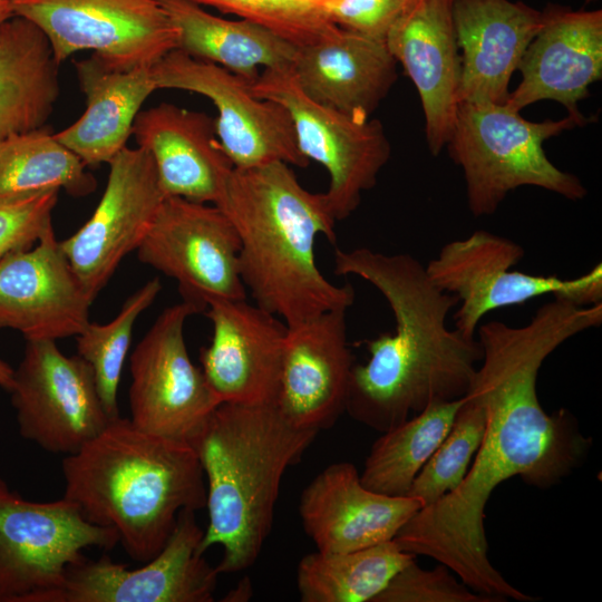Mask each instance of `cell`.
<instances>
[{"label": "cell", "instance_id": "1", "mask_svg": "<svg viewBox=\"0 0 602 602\" xmlns=\"http://www.w3.org/2000/svg\"><path fill=\"white\" fill-rule=\"evenodd\" d=\"M602 323V302L579 305L553 298L530 321L479 324L483 357L467 397L485 411L479 448L459 486L423 506L398 532L397 545L447 566L472 590L497 600L536 599L506 581L491 563L485 507L494 489L518 476L547 489L581 466L592 446L573 414H547L537 396L545 359L574 336Z\"/></svg>", "mask_w": 602, "mask_h": 602}, {"label": "cell", "instance_id": "2", "mask_svg": "<svg viewBox=\"0 0 602 602\" xmlns=\"http://www.w3.org/2000/svg\"><path fill=\"white\" fill-rule=\"evenodd\" d=\"M333 271L373 285L395 318L394 332L365 340L369 359L352 366L346 401L352 419L383 433L433 404L467 395L482 346L448 328L458 300L431 282L419 260L369 247H336Z\"/></svg>", "mask_w": 602, "mask_h": 602}, {"label": "cell", "instance_id": "3", "mask_svg": "<svg viewBox=\"0 0 602 602\" xmlns=\"http://www.w3.org/2000/svg\"><path fill=\"white\" fill-rule=\"evenodd\" d=\"M214 205L237 232L240 275L256 305L288 328L352 305L353 288L331 283L314 260L317 235L337 242L324 194L305 190L289 164L233 166Z\"/></svg>", "mask_w": 602, "mask_h": 602}, {"label": "cell", "instance_id": "4", "mask_svg": "<svg viewBox=\"0 0 602 602\" xmlns=\"http://www.w3.org/2000/svg\"><path fill=\"white\" fill-rule=\"evenodd\" d=\"M64 497L86 521L111 527L126 553L145 563L168 541L183 509L206 505L204 473L192 445L111 419L62 459Z\"/></svg>", "mask_w": 602, "mask_h": 602}, {"label": "cell", "instance_id": "5", "mask_svg": "<svg viewBox=\"0 0 602 602\" xmlns=\"http://www.w3.org/2000/svg\"><path fill=\"white\" fill-rule=\"evenodd\" d=\"M318 433L291 424L276 404L221 402L190 440L206 483L208 524L201 551L222 546L219 573H237L256 562L283 475Z\"/></svg>", "mask_w": 602, "mask_h": 602}, {"label": "cell", "instance_id": "6", "mask_svg": "<svg viewBox=\"0 0 602 602\" xmlns=\"http://www.w3.org/2000/svg\"><path fill=\"white\" fill-rule=\"evenodd\" d=\"M583 125L571 115L535 123L504 104L459 103L446 145L463 171L470 213L494 214L507 194L521 186L540 187L571 201L582 200L588 191L580 178L556 167L543 144Z\"/></svg>", "mask_w": 602, "mask_h": 602}, {"label": "cell", "instance_id": "7", "mask_svg": "<svg viewBox=\"0 0 602 602\" xmlns=\"http://www.w3.org/2000/svg\"><path fill=\"white\" fill-rule=\"evenodd\" d=\"M525 251L511 239L486 230L446 243L425 265L431 282L458 300L455 329L476 338L489 312L552 295L579 305L602 302V264L580 276L537 275L514 270Z\"/></svg>", "mask_w": 602, "mask_h": 602}, {"label": "cell", "instance_id": "8", "mask_svg": "<svg viewBox=\"0 0 602 602\" xmlns=\"http://www.w3.org/2000/svg\"><path fill=\"white\" fill-rule=\"evenodd\" d=\"M118 543L114 528L89 523L66 497L29 501L0 477V602H55L82 550Z\"/></svg>", "mask_w": 602, "mask_h": 602}, {"label": "cell", "instance_id": "9", "mask_svg": "<svg viewBox=\"0 0 602 602\" xmlns=\"http://www.w3.org/2000/svg\"><path fill=\"white\" fill-rule=\"evenodd\" d=\"M250 87L255 96L287 109L300 152L330 176L323 194L332 217L336 222L349 217L390 157L382 124L315 103L302 91L291 68L264 69Z\"/></svg>", "mask_w": 602, "mask_h": 602}, {"label": "cell", "instance_id": "10", "mask_svg": "<svg viewBox=\"0 0 602 602\" xmlns=\"http://www.w3.org/2000/svg\"><path fill=\"white\" fill-rule=\"evenodd\" d=\"M38 26L59 64L93 51L122 69L153 67L177 49L178 33L158 0H10Z\"/></svg>", "mask_w": 602, "mask_h": 602}, {"label": "cell", "instance_id": "11", "mask_svg": "<svg viewBox=\"0 0 602 602\" xmlns=\"http://www.w3.org/2000/svg\"><path fill=\"white\" fill-rule=\"evenodd\" d=\"M240 239L216 205L167 196L137 247V258L176 280L183 301L205 312L214 300L246 299Z\"/></svg>", "mask_w": 602, "mask_h": 602}, {"label": "cell", "instance_id": "12", "mask_svg": "<svg viewBox=\"0 0 602 602\" xmlns=\"http://www.w3.org/2000/svg\"><path fill=\"white\" fill-rule=\"evenodd\" d=\"M9 392L21 437L47 452L75 454L114 419L90 366L54 340H27Z\"/></svg>", "mask_w": 602, "mask_h": 602}, {"label": "cell", "instance_id": "13", "mask_svg": "<svg viewBox=\"0 0 602 602\" xmlns=\"http://www.w3.org/2000/svg\"><path fill=\"white\" fill-rule=\"evenodd\" d=\"M196 313L198 309L183 300L164 309L130 356V421L187 443L221 404L188 356L184 324Z\"/></svg>", "mask_w": 602, "mask_h": 602}, {"label": "cell", "instance_id": "14", "mask_svg": "<svg viewBox=\"0 0 602 602\" xmlns=\"http://www.w3.org/2000/svg\"><path fill=\"white\" fill-rule=\"evenodd\" d=\"M157 89H179L207 97L216 107L217 138L234 167L274 161L307 167L287 109L253 94L250 84L230 70L179 49L152 67Z\"/></svg>", "mask_w": 602, "mask_h": 602}, {"label": "cell", "instance_id": "15", "mask_svg": "<svg viewBox=\"0 0 602 602\" xmlns=\"http://www.w3.org/2000/svg\"><path fill=\"white\" fill-rule=\"evenodd\" d=\"M203 535L195 511L183 509L152 560L128 570L106 555H84L66 567L55 602H212L220 573L201 551Z\"/></svg>", "mask_w": 602, "mask_h": 602}, {"label": "cell", "instance_id": "16", "mask_svg": "<svg viewBox=\"0 0 602 602\" xmlns=\"http://www.w3.org/2000/svg\"><path fill=\"white\" fill-rule=\"evenodd\" d=\"M108 164L107 184L93 215L75 234L59 241L93 300L122 260L137 250L165 198L146 149L126 146Z\"/></svg>", "mask_w": 602, "mask_h": 602}, {"label": "cell", "instance_id": "17", "mask_svg": "<svg viewBox=\"0 0 602 602\" xmlns=\"http://www.w3.org/2000/svg\"><path fill=\"white\" fill-rule=\"evenodd\" d=\"M93 302L52 227L35 246L0 259V330H18L26 340L76 337Z\"/></svg>", "mask_w": 602, "mask_h": 602}, {"label": "cell", "instance_id": "18", "mask_svg": "<svg viewBox=\"0 0 602 602\" xmlns=\"http://www.w3.org/2000/svg\"><path fill=\"white\" fill-rule=\"evenodd\" d=\"M204 313L213 336L200 350L201 369L219 400L275 404L287 324L246 299L214 300Z\"/></svg>", "mask_w": 602, "mask_h": 602}, {"label": "cell", "instance_id": "19", "mask_svg": "<svg viewBox=\"0 0 602 602\" xmlns=\"http://www.w3.org/2000/svg\"><path fill=\"white\" fill-rule=\"evenodd\" d=\"M347 310H329L288 328L275 404L294 426L320 431L346 411L355 363Z\"/></svg>", "mask_w": 602, "mask_h": 602}, {"label": "cell", "instance_id": "20", "mask_svg": "<svg viewBox=\"0 0 602 602\" xmlns=\"http://www.w3.org/2000/svg\"><path fill=\"white\" fill-rule=\"evenodd\" d=\"M517 69L522 80L509 93L504 104L507 108L520 113L534 103L553 99L586 124L577 103L602 77V11L548 6Z\"/></svg>", "mask_w": 602, "mask_h": 602}, {"label": "cell", "instance_id": "21", "mask_svg": "<svg viewBox=\"0 0 602 602\" xmlns=\"http://www.w3.org/2000/svg\"><path fill=\"white\" fill-rule=\"evenodd\" d=\"M452 10L453 0H416L400 11L385 38L418 91L434 156L446 146L459 105L460 56Z\"/></svg>", "mask_w": 602, "mask_h": 602}, {"label": "cell", "instance_id": "22", "mask_svg": "<svg viewBox=\"0 0 602 602\" xmlns=\"http://www.w3.org/2000/svg\"><path fill=\"white\" fill-rule=\"evenodd\" d=\"M412 496L367 488L352 463L327 466L302 491L299 514L320 552H348L391 541L423 507Z\"/></svg>", "mask_w": 602, "mask_h": 602}, {"label": "cell", "instance_id": "23", "mask_svg": "<svg viewBox=\"0 0 602 602\" xmlns=\"http://www.w3.org/2000/svg\"><path fill=\"white\" fill-rule=\"evenodd\" d=\"M452 11L460 56L459 103L505 104L543 11L509 0H453Z\"/></svg>", "mask_w": 602, "mask_h": 602}, {"label": "cell", "instance_id": "24", "mask_svg": "<svg viewBox=\"0 0 602 602\" xmlns=\"http://www.w3.org/2000/svg\"><path fill=\"white\" fill-rule=\"evenodd\" d=\"M132 135L155 164L165 195L215 204L233 164L203 111L162 103L140 110Z\"/></svg>", "mask_w": 602, "mask_h": 602}, {"label": "cell", "instance_id": "25", "mask_svg": "<svg viewBox=\"0 0 602 602\" xmlns=\"http://www.w3.org/2000/svg\"><path fill=\"white\" fill-rule=\"evenodd\" d=\"M291 69L309 98L357 118H370L397 80L385 39L341 28L299 48Z\"/></svg>", "mask_w": 602, "mask_h": 602}, {"label": "cell", "instance_id": "26", "mask_svg": "<svg viewBox=\"0 0 602 602\" xmlns=\"http://www.w3.org/2000/svg\"><path fill=\"white\" fill-rule=\"evenodd\" d=\"M86 109L56 138L86 166L109 163L132 135L144 101L157 89L152 67L122 69L96 55L75 62Z\"/></svg>", "mask_w": 602, "mask_h": 602}, {"label": "cell", "instance_id": "27", "mask_svg": "<svg viewBox=\"0 0 602 602\" xmlns=\"http://www.w3.org/2000/svg\"><path fill=\"white\" fill-rule=\"evenodd\" d=\"M59 65L32 21L13 16L0 25V139L46 126L60 95Z\"/></svg>", "mask_w": 602, "mask_h": 602}, {"label": "cell", "instance_id": "28", "mask_svg": "<svg viewBox=\"0 0 602 602\" xmlns=\"http://www.w3.org/2000/svg\"><path fill=\"white\" fill-rule=\"evenodd\" d=\"M158 2L177 30V49L249 84L264 69L291 68L294 62L299 48L264 26L214 16L190 0Z\"/></svg>", "mask_w": 602, "mask_h": 602}, {"label": "cell", "instance_id": "29", "mask_svg": "<svg viewBox=\"0 0 602 602\" xmlns=\"http://www.w3.org/2000/svg\"><path fill=\"white\" fill-rule=\"evenodd\" d=\"M415 555L391 540L348 552H313L297 569L302 602H373Z\"/></svg>", "mask_w": 602, "mask_h": 602}, {"label": "cell", "instance_id": "30", "mask_svg": "<svg viewBox=\"0 0 602 602\" xmlns=\"http://www.w3.org/2000/svg\"><path fill=\"white\" fill-rule=\"evenodd\" d=\"M464 397L433 404L398 426L381 433L360 473L375 492L406 496L417 474L449 431Z\"/></svg>", "mask_w": 602, "mask_h": 602}, {"label": "cell", "instance_id": "31", "mask_svg": "<svg viewBox=\"0 0 602 602\" xmlns=\"http://www.w3.org/2000/svg\"><path fill=\"white\" fill-rule=\"evenodd\" d=\"M96 185L82 161L46 126L0 139V200L47 190L86 196Z\"/></svg>", "mask_w": 602, "mask_h": 602}, {"label": "cell", "instance_id": "32", "mask_svg": "<svg viewBox=\"0 0 602 602\" xmlns=\"http://www.w3.org/2000/svg\"><path fill=\"white\" fill-rule=\"evenodd\" d=\"M162 289L153 278L136 290L109 322H90L76 336L77 355L91 368L106 411L118 417L117 390L130 347L134 323L157 298Z\"/></svg>", "mask_w": 602, "mask_h": 602}, {"label": "cell", "instance_id": "33", "mask_svg": "<svg viewBox=\"0 0 602 602\" xmlns=\"http://www.w3.org/2000/svg\"><path fill=\"white\" fill-rule=\"evenodd\" d=\"M485 425L482 406L465 396L449 431L421 467L407 495L427 506L456 489L479 448Z\"/></svg>", "mask_w": 602, "mask_h": 602}, {"label": "cell", "instance_id": "34", "mask_svg": "<svg viewBox=\"0 0 602 602\" xmlns=\"http://www.w3.org/2000/svg\"><path fill=\"white\" fill-rule=\"evenodd\" d=\"M264 26L298 48L333 35L340 28L303 0H190Z\"/></svg>", "mask_w": 602, "mask_h": 602}, {"label": "cell", "instance_id": "35", "mask_svg": "<svg viewBox=\"0 0 602 602\" xmlns=\"http://www.w3.org/2000/svg\"><path fill=\"white\" fill-rule=\"evenodd\" d=\"M373 602H501L472 591L457 575L440 564L425 570L410 562L400 570Z\"/></svg>", "mask_w": 602, "mask_h": 602}, {"label": "cell", "instance_id": "36", "mask_svg": "<svg viewBox=\"0 0 602 602\" xmlns=\"http://www.w3.org/2000/svg\"><path fill=\"white\" fill-rule=\"evenodd\" d=\"M59 190L0 200V259L32 247L52 227Z\"/></svg>", "mask_w": 602, "mask_h": 602}, {"label": "cell", "instance_id": "37", "mask_svg": "<svg viewBox=\"0 0 602 602\" xmlns=\"http://www.w3.org/2000/svg\"><path fill=\"white\" fill-rule=\"evenodd\" d=\"M401 10L400 0H338L324 13L341 29L385 39Z\"/></svg>", "mask_w": 602, "mask_h": 602}, {"label": "cell", "instance_id": "38", "mask_svg": "<svg viewBox=\"0 0 602 602\" xmlns=\"http://www.w3.org/2000/svg\"><path fill=\"white\" fill-rule=\"evenodd\" d=\"M253 594L252 584L247 576H244L235 588L231 589L222 599L223 602H246Z\"/></svg>", "mask_w": 602, "mask_h": 602}, {"label": "cell", "instance_id": "39", "mask_svg": "<svg viewBox=\"0 0 602 602\" xmlns=\"http://www.w3.org/2000/svg\"><path fill=\"white\" fill-rule=\"evenodd\" d=\"M13 373L12 369L6 361L0 359V387L10 391L13 385Z\"/></svg>", "mask_w": 602, "mask_h": 602}, {"label": "cell", "instance_id": "40", "mask_svg": "<svg viewBox=\"0 0 602 602\" xmlns=\"http://www.w3.org/2000/svg\"><path fill=\"white\" fill-rule=\"evenodd\" d=\"M13 10L10 0H0V25L13 17Z\"/></svg>", "mask_w": 602, "mask_h": 602}, {"label": "cell", "instance_id": "41", "mask_svg": "<svg viewBox=\"0 0 602 602\" xmlns=\"http://www.w3.org/2000/svg\"><path fill=\"white\" fill-rule=\"evenodd\" d=\"M307 3L311 4L312 7L321 10L322 12L326 11L327 8H329L331 4L337 2L338 0H303ZM326 14V13H324Z\"/></svg>", "mask_w": 602, "mask_h": 602}, {"label": "cell", "instance_id": "42", "mask_svg": "<svg viewBox=\"0 0 602 602\" xmlns=\"http://www.w3.org/2000/svg\"><path fill=\"white\" fill-rule=\"evenodd\" d=\"M416 0H400L401 4H402V9L412 4Z\"/></svg>", "mask_w": 602, "mask_h": 602}, {"label": "cell", "instance_id": "43", "mask_svg": "<svg viewBox=\"0 0 602 602\" xmlns=\"http://www.w3.org/2000/svg\"><path fill=\"white\" fill-rule=\"evenodd\" d=\"M592 1H595V0H585L586 3L592 2Z\"/></svg>", "mask_w": 602, "mask_h": 602}]
</instances>
